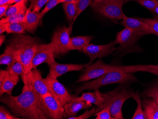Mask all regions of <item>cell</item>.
Segmentation results:
<instances>
[{
	"instance_id": "obj_41",
	"label": "cell",
	"mask_w": 158,
	"mask_h": 119,
	"mask_svg": "<svg viewBox=\"0 0 158 119\" xmlns=\"http://www.w3.org/2000/svg\"><path fill=\"white\" fill-rule=\"evenodd\" d=\"M6 32V23H0V34Z\"/></svg>"
},
{
	"instance_id": "obj_43",
	"label": "cell",
	"mask_w": 158,
	"mask_h": 119,
	"mask_svg": "<svg viewBox=\"0 0 158 119\" xmlns=\"http://www.w3.org/2000/svg\"><path fill=\"white\" fill-rule=\"evenodd\" d=\"M6 40V36L3 34H0V46H2V44L4 43Z\"/></svg>"
},
{
	"instance_id": "obj_34",
	"label": "cell",
	"mask_w": 158,
	"mask_h": 119,
	"mask_svg": "<svg viewBox=\"0 0 158 119\" xmlns=\"http://www.w3.org/2000/svg\"><path fill=\"white\" fill-rule=\"evenodd\" d=\"M49 0H30L31 2L29 8L31 10L39 13L42 8L48 3Z\"/></svg>"
},
{
	"instance_id": "obj_42",
	"label": "cell",
	"mask_w": 158,
	"mask_h": 119,
	"mask_svg": "<svg viewBox=\"0 0 158 119\" xmlns=\"http://www.w3.org/2000/svg\"><path fill=\"white\" fill-rule=\"evenodd\" d=\"M6 4H12V0H0V6Z\"/></svg>"
},
{
	"instance_id": "obj_36",
	"label": "cell",
	"mask_w": 158,
	"mask_h": 119,
	"mask_svg": "<svg viewBox=\"0 0 158 119\" xmlns=\"http://www.w3.org/2000/svg\"><path fill=\"white\" fill-rule=\"evenodd\" d=\"M0 119H20L21 118L16 117L15 115H12L4 106H1L0 107Z\"/></svg>"
},
{
	"instance_id": "obj_26",
	"label": "cell",
	"mask_w": 158,
	"mask_h": 119,
	"mask_svg": "<svg viewBox=\"0 0 158 119\" xmlns=\"http://www.w3.org/2000/svg\"><path fill=\"white\" fill-rule=\"evenodd\" d=\"M6 32L10 33L25 34L26 31L27 26L25 22L6 23Z\"/></svg>"
},
{
	"instance_id": "obj_24",
	"label": "cell",
	"mask_w": 158,
	"mask_h": 119,
	"mask_svg": "<svg viewBox=\"0 0 158 119\" xmlns=\"http://www.w3.org/2000/svg\"><path fill=\"white\" fill-rule=\"evenodd\" d=\"M6 70L8 71L10 74H17L21 76V79L23 82L24 84L27 82V78L25 74L23 66L20 61H17L16 63L10 66H7Z\"/></svg>"
},
{
	"instance_id": "obj_30",
	"label": "cell",
	"mask_w": 158,
	"mask_h": 119,
	"mask_svg": "<svg viewBox=\"0 0 158 119\" xmlns=\"http://www.w3.org/2000/svg\"><path fill=\"white\" fill-rule=\"evenodd\" d=\"M26 13H18L1 19L0 23H13L25 22Z\"/></svg>"
},
{
	"instance_id": "obj_25",
	"label": "cell",
	"mask_w": 158,
	"mask_h": 119,
	"mask_svg": "<svg viewBox=\"0 0 158 119\" xmlns=\"http://www.w3.org/2000/svg\"><path fill=\"white\" fill-rule=\"evenodd\" d=\"M133 99L137 104V108L135 111L132 119H146L144 110L143 108V103L141 100V96L139 95V91L135 92Z\"/></svg>"
},
{
	"instance_id": "obj_14",
	"label": "cell",
	"mask_w": 158,
	"mask_h": 119,
	"mask_svg": "<svg viewBox=\"0 0 158 119\" xmlns=\"http://www.w3.org/2000/svg\"><path fill=\"white\" fill-rule=\"evenodd\" d=\"M109 95L101 93L99 90H96L93 92L83 93L80 97L81 100L87 101L88 103L96 105V113L102 110L104 107L105 104L109 99Z\"/></svg>"
},
{
	"instance_id": "obj_40",
	"label": "cell",
	"mask_w": 158,
	"mask_h": 119,
	"mask_svg": "<svg viewBox=\"0 0 158 119\" xmlns=\"http://www.w3.org/2000/svg\"><path fill=\"white\" fill-rule=\"evenodd\" d=\"M148 73L152 74L155 75H158V65H153V67L148 71Z\"/></svg>"
},
{
	"instance_id": "obj_18",
	"label": "cell",
	"mask_w": 158,
	"mask_h": 119,
	"mask_svg": "<svg viewBox=\"0 0 158 119\" xmlns=\"http://www.w3.org/2000/svg\"><path fill=\"white\" fill-rule=\"evenodd\" d=\"M41 12L37 13L30 8L27 9L25 20L27 26L26 32L34 34L38 29V26L41 24Z\"/></svg>"
},
{
	"instance_id": "obj_15",
	"label": "cell",
	"mask_w": 158,
	"mask_h": 119,
	"mask_svg": "<svg viewBox=\"0 0 158 119\" xmlns=\"http://www.w3.org/2000/svg\"><path fill=\"white\" fill-rule=\"evenodd\" d=\"M27 80L31 84L35 90L40 96H44L50 93L45 80L43 78L41 74L38 69H32L31 74L27 78Z\"/></svg>"
},
{
	"instance_id": "obj_9",
	"label": "cell",
	"mask_w": 158,
	"mask_h": 119,
	"mask_svg": "<svg viewBox=\"0 0 158 119\" xmlns=\"http://www.w3.org/2000/svg\"><path fill=\"white\" fill-rule=\"evenodd\" d=\"M70 33L67 27L59 28L54 33L51 41L55 46V57L66 54L70 51L68 49Z\"/></svg>"
},
{
	"instance_id": "obj_19",
	"label": "cell",
	"mask_w": 158,
	"mask_h": 119,
	"mask_svg": "<svg viewBox=\"0 0 158 119\" xmlns=\"http://www.w3.org/2000/svg\"><path fill=\"white\" fill-rule=\"evenodd\" d=\"M19 61L18 55L15 48L8 43L4 52L0 56V64L11 66Z\"/></svg>"
},
{
	"instance_id": "obj_10",
	"label": "cell",
	"mask_w": 158,
	"mask_h": 119,
	"mask_svg": "<svg viewBox=\"0 0 158 119\" xmlns=\"http://www.w3.org/2000/svg\"><path fill=\"white\" fill-rule=\"evenodd\" d=\"M44 80L48 88L50 93L58 100L64 107L70 101L71 98V94H69L65 87L57 80L56 78L48 74Z\"/></svg>"
},
{
	"instance_id": "obj_48",
	"label": "cell",
	"mask_w": 158,
	"mask_h": 119,
	"mask_svg": "<svg viewBox=\"0 0 158 119\" xmlns=\"http://www.w3.org/2000/svg\"><path fill=\"white\" fill-rule=\"evenodd\" d=\"M94 1H98V0H94Z\"/></svg>"
},
{
	"instance_id": "obj_35",
	"label": "cell",
	"mask_w": 158,
	"mask_h": 119,
	"mask_svg": "<svg viewBox=\"0 0 158 119\" xmlns=\"http://www.w3.org/2000/svg\"><path fill=\"white\" fill-rule=\"evenodd\" d=\"M60 3H62L61 0H49L48 2V3L46 4L45 8L41 12H40L42 16L41 23L42 21L43 18L46 15V13Z\"/></svg>"
},
{
	"instance_id": "obj_27",
	"label": "cell",
	"mask_w": 158,
	"mask_h": 119,
	"mask_svg": "<svg viewBox=\"0 0 158 119\" xmlns=\"http://www.w3.org/2000/svg\"><path fill=\"white\" fill-rule=\"evenodd\" d=\"M26 4V2L22 1L10 5L9 8L6 11L4 17H6L18 13H26L27 10Z\"/></svg>"
},
{
	"instance_id": "obj_8",
	"label": "cell",
	"mask_w": 158,
	"mask_h": 119,
	"mask_svg": "<svg viewBox=\"0 0 158 119\" xmlns=\"http://www.w3.org/2000/svg\"><path fill=\"white\" fill-rule=\"evenodd\" d=\"M116 44V41L114 40L106 45H97L89 43L85 46L82 49V52L89 58V62L85 65V67L90 65L96 58L101 59L106 57L117 50L118 48L115 47Z\"/></svg>"
},
{
	"instance_id": "obj_21",
	"label": "cell",
	"mask_w": 158,
	"mask_h": 119,
	"mask_svg": "<svg viewBox=\"0 0 158 119\" xmlns=\"http://www.w3.org/2000/svg\"><path fill=\"white\" fill-rule=\"evenodd\" d=\"M19 76L17 74L8 73L4 79L1 89H0V96L2 97L4 93L7 95H11L12 90L19 82Z\"/></svg>"
},
{
	"instance_id": "obj_6",
	"label": "cell",
	"mask_w": 158,
	"mask_h": 119,
	"mask_svg": "<svg viewBox=\"0 0 158 119\" xmlns=\"http://www.w3.org/2000/svg\"><path fill=\"white\" fill-rule=\"evenodd\" d=\"M114 71H124V66L106 64L100 59L95 63L86 66L83 74L80 76L76 83L89 81L99 78L106 73Z\"/></svg>"
},
{
	"instance_id": "obj_32",
	"label": "cell",
	"mask_w": 158,
	"mask_h": 119,
	"mask_svg": "<svg viewBox=\"0 0 158 119\" xmlns=\"http://www.w3.org/2000/svg\"><path fill=\"white\" fill-rule=\"evenodd\" d=\"M135 1L152 13H155L154 9L158 2V0H135Z\"/></svg>"
},
{
	"instance_id": "obj_29",
	"label": "cell",
	"mask_w": 158,
	"mask_h": 119,
	"mask_svg": "<svg viewBox=\"0 0 158 119\" xmlns=\"http://www.w3.org/2000/svg\"><path fill=\"white\" fill-rule=\"evenodd\" d=\"M94 0H78L77 4V13L73 19V23L69 29V32L71 34L72 31L73 25L77 19V18L81 15V12H83L89 5H91Z\"/></svg>"
},
{
	"instance_id": "obj_46",
	"label": "cell",
	"mask_w": 158,
	"mask_h": 119,
	"mask_svg": "<svg viewBox=\"0 0 158 119\" xmlns=\"http://www.w3.org/2000/svg\"><path fill=\"white\" fill-rule=\"evenodd\" d=\"M75 1H78V0H61V2H68Z\"/></svg>"
},
{
	"instance_id": "obj_13",
	"label": "cell",
	"mask_w": 158,
	"mask_h": 119,
	"mask_svg": "<svg viewBox=\"0 0 158 119\" xmlns=\"http://www.w3.org/2000/svg\"><path fill=\"white\" fill-rule=\"evenodd\" d=\"M77 95H71L70 101L64 105V108L67 116V119L77 116L79 111L88 109L92 106V104L81 100Z\"/></svg>"
},
{
	"instance_id": "obj_1",
	"label": "cell",
	"mask_w": 158,
	"mask_h": 119,
	"mask_svg": "<svg viewBox=\"0 0 158 119\" xmlns=\"http://www.w3.org/2000/svg\"><path fill=\"white\" fill-rule=\"evenodd\" d=\"M1 101L16 117L27 119H48L41 103L40 95L28 81L24 83L20 95L16 96L3 95L1 97Z\"/></svg>"
},
{
	"instance_id": "obj_37",
	"label": "cell",
	"mask_w": 158,
	"mask_h": 119,
	"mask_svg": "<svg viewBox=\"0 0 158 119\" xmlns=\"http://www.w3.org/2000/svg\"><path fill=\"white\" fill-rule=\"evenodd\" d=\"M96 108L93 107L90 110H86L83 114L80 116H75V117H70L68 118L69 119H86L91 117L92 115H94V113H96Z\"/></svg>"
},
{
	"instance_id": "obj_38",
	"label": "cell",
	"mask_w": 158,
	"mask_h": 119,
	"mask_svg": "<svg viewBox=\"0 0 158 119\" xmlns=\"http://www.w3.org/2000/svg\"><path fill=\"white\" fill-rule=\"evenodd\" d=\"M8 72V71H7V70L1 69L0 70V89H1L2 87L5 76Z\"/></svg>"
},
{
	"instance_id": "obj_39",
	"label": "cell",
	"mask_w": 158,
	"mask_h": 119,
	"mask_svg": "<svg viewBox=\"0 0 158 119\" xmlns=\"http://www.w3.org/2000/svg\"><path fill=\"white\" fill-rule=\"evenodd\" d=\"M11 4H6V5L0 6V18H2L4 17L6 11L9 8Z\"/></svg>"
},
{
	"instance_id": "obj_5",
	"label": "cell",
	"mask_w": 158,
	"mask_h": 119,
	"mask_svg": "<svg viewBox=\"0 0 158 119\" xmlns=\"http://www.w3.org/2000/svg\"><path fill=\"white\" fill-rule=\"evenodd\" d=\"M124 0L94 1L91 7L95 12L114 21L122 19Z\"/></svg>"
},
{
	"instance_id": "obj_45",
	"label": "cell",
	"mask_w": 158,
	"mask_h": 119,
	"mask_svg": "<svg viewBox=\"0 0 158 119\" xmlns=\"http://www.w3.org/2000/svg\"><path fill=\"white\" fill-rule=\"evenodd\" d=\"M27 0H12V4L13 3H17V2H20L24 1L25 2H27Z\"/></svg>"
},
{
	"instance_id": "obj_2",
	"label": "cell",
	"mask_w": 158,
	"mask_h": 119,
	"mask_svg": "<svg viewBox=\"0 0 158 119\" xmlns=\"http://www.w3.org/2000/svg\"><path fill=\"white\" fill-rule=\"evenodd\" d=\"M13 46L17 52L19 61L23 66L26 78L31 74L32 69L33 58L40 41L37 38L23 34H17L10 38L9 43Z\"/></svg>"
},
{
	"instance_id": "obj_44",
	"label": "cell",
	"mask_w": 158,
	"mask_h": 119,
	"mask_svg": "<svg viewBox=\"0 0 158 119\" xmlns=\"http://www.w3.org/2000/svg\"><path fill=\"white\" fill-rule=\"evenodd\" d=\"M154 12L156 14V16L154 17V18H158V1L156 4V7H155V9H154Z\"/></svg>"
},
{
	"instance_id": "obj_7",
	"label": "cell",
	"mask_w": 158,
	"mask_h": 119,
	"mask_svg": "<svg viewBox=\"0 0 158 119\" xmlns=\"http://www.w3.org/2000/svg\"><path fill=\"white\" fill-rule=\"evenodd\" d=\"M41 103L48 119H63L67 118L65 110L61 103L50 93L40 96Z\"/></svg>"
},
{
	"instance_id": "obj_28",
	"label": "cell",
	"mask_w": 158,
	"mask_h": 119,
	"mask_svg": "<svg viewBox=\"0 0 158 119\" xmlns=\"http://www.w3.org/2000/svg\"><path fill=\"white\" fill-rule=\"evenodd\" d=\"M141 95L143 97L151 98L158 104V81L145 89Z\"/></svg>"
},
{
	"instance_id": "obj_4",
	"label": "cell",
	"mask_w": 158,
	"mask_h": 119,
	"mask_svg": "<svg viewBox=\"0 0 158 119\" xmlns=\"http://www.w3.org/2000/svg\"><path fill=\"white\" fill-rule=\"evenodd\" d=\"M106 94L110 96V111L112 117L114 119H124L122 110L123 104L129 98H133L135 92L124 84H121L118 87L106 92Z\"/></svg>"
},
{
	"instance_id": "obj_16",
	"label": "cell",
	"mask_w": 158,
	"mask_h": 119,
	"mask_svg": "<svg viewBox=\"0 0 158 119\" xmlns=\"http://www.w3.org/2000/svg\"><path fill=\"white\" fill-rule=\"evenodd\" d=\"M49 74L55 78H58L61 75L69 72L80 71L85 67V65L78 64H62L56 62V61L49 65Z\"/></svg>"
},
{
	"instance_id": "obj_22",
	"label": "cell",
	"mask_w": 158,
	"mask_h": 119,
	"mask_svg": "<svg viewBox=\"0 0 158 119\" xmlns=\"http://www.w3.org/2000/svg\"><path fill=\"white\" fill-rule=\"evenodd\" d=\"M93 39V36H77L70 39L68 49L71 50L82 51V49L90 43Z\"/></svg>"
},
{
	"instance_id": "obj_23",
	"label": "cell",
	"mask_w": 158,
	"mask_h": 119,
	"mask_svg": "<svg viewBox=\"0 0 158 119\" xmlns=\"http://www.w3.org/2000/svg\"><path fill=\"white\" fill-rule=\"evenodd\" d=\"M78 1L63 2V7L68 22L70 23V28L73 23V19L77 13V4Z\"/></svg>"
},
{
	"instance_id": "obj_33",
	"label": "cell",
	"mask_w": 158,
	"mask_h": 119,
	"mask_svg": "<svg viewBox=\"0 0 158 119\" xmlns=\"http://www.w3.org/2000/svg\"><path fill=\"white\" fill-rule=\"evenodd\" d=\"M143 22L147 23L151 28L154 35L158 36V18H143L135 17Z\"/></svg>"
},
{
	"instance_id": "obj_31",
	"label": "cell",
	"mask_w": 158,
	"mask_h": 119,
	"mask_svg": "<svg viewBox=\"0 0 158 119\" xmlns=\"http://www.w3.org/2000/svg\"><path fill=\"white\" fill-rule=\"evenodd\" d=\"M110 105H107L102 110L98 111L94 114L96 119H114L111 115L110 111Z\"/></svg>"
},
{
	"instance_id": "obj_12",
	"label": "cell",
	"mask_w": 158,
	"mask_h": 119,
	"mask_svg": "<svg viewBox=\"0 0 158 119\" xmlns=\"http://www.w3.org/2000/svg\"><path fill=\"white\" fill-rule=\"evenodd\" d=\"M122 24L125 28L131 29L135 36L140 38L149 34H154L150 26L145 22L136 18L128 17L123 13Z\"/></svg>"
},
{
	"instance_id": "obj_11",
	"label": "cell",
	"mask_w": 158,
	"mask_h": 119,
	"mask_svg": "<svg viewBox=\"0 0 158 119\" xmlns=\"http://www.w3.org/2000/svg\"><path fill=\"white\" fill-rule=\"evenodd\" d=\"M55 46L52 41L48 44H40L33 58L32 69H37L43 63H46L48 66L52 63L55 61Z\"/></svg>"
},
{
	"instance_id": "obj_47",
	"label": "cell",
	"mask_w": 158,
	"mask_h": 119,
	"mask_svg": "<svg viewBox=\"0 0 158 119\" xmlns=\"http://www.w3.org/2000/svg\"><path fill=\"white\" fill-rule=\"evenodd\" d=\"M130 1H131V0H124V2H125V3H127V2Z\"/></svg>"
},
{
	"instance_id": "obj_3",
	"label": "cell",
	"mask_w": 158,
	"mask_h": 119,
	"mask_svg": "<svg viewBox=\"0 0 158 119\" xmlns=\"http://www.w3.org/2000/svg\"><path fill=\"white\" fill-rule=\"evenodd\" d=\"M135 82H137V79L133 73L114 71L106 73L94 80L84 83L76 89L75 92L78 95L85 90H96L101 87L114 83L127 85Z\"/></svg>"
},
{
	"instance_id": "obj_20",
	"label": "cell",
	"mask_w": 158,
	"mask_h": 119,
	"mask_svg": "<svg viewBox=\"0 0 158 119\" xmlns=\"http://www.w3.org/2000/svg\"><path fill=\"white\" fill-rule=\"evenodd\" d=\"M142 103L146 119H158V104L147 97H143Z\"/></svg>"
},
{
	"instance_id": "obj_17",
	"label": "cell",
	"mask_w": 158,
	"mask_h": 119,
	"mask_svg": "<svg viewBox=\"0 0 158 119\" xmlns=\"http://www.w3.org/2000/svg\"><path fill=\"white\" fill-rule=\"evenodd\" d=\"M138 39L131 29L125 28L122 31L117 33L114 40L117 44H119L120 49H126L132 47Z\"/></svg>"
}]
</instances>
